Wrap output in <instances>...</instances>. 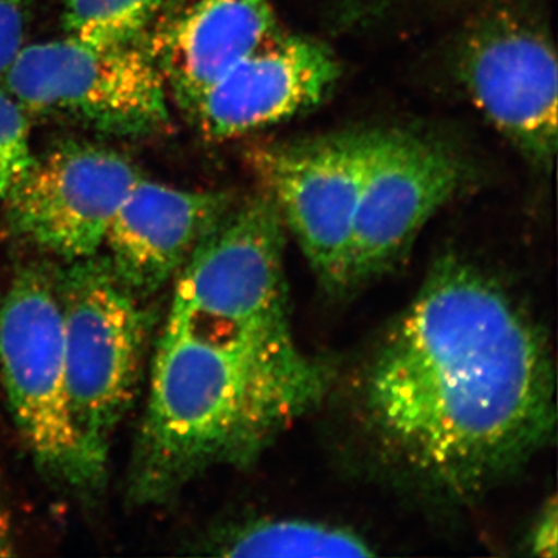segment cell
<instances>
[{
	"label": "cell",
	"instance_id": "obj_1",
	"mask_svg": "<svg viewBox=\"0 0 558 558\" xmlns=\"http://www.w3.org/2000/svg\"><path fill=\"white\" fill-rule=\"evenodd\" d=\"M362 411L407 478L472 501L556 435L548 343L497 279L442 256L371 360Z\"/></svg>",
	"mask_w": 558,
	"mask_h": 558
},
{
	"label": "cell",
	"instance_id": "obj_2",
	"mask_svg": "<svg viewBox=\"0 0 558 558\" xmlns=\"http://www.w3.org/2000/svg\"><path fill=\"white\" fill-rule=\"evenodd\" d=\"M329 369L293 336L289 296L236 315L168 312L128 473L132 505L160 506L216 468H248L317 409Z\"/></svg>",
	"mask_w": 558,
	"mask_h": 558
},
{
	"label": "cell",
	"instance_id": "obj_3",
	"mask_svg": "<svg viewBox=\"0 0 558 558\" xmlns=\"http://www.w3.org/2000/svg\"><path fill=\"white\" fill-rule=\"evenodd\" d=\"M0 380L38 472L78 497L105 487L108 465L84 442L65 376L58 267L27 263L0 299Z\"/></svg>",
	"mask_w": 558,
	"mask_h": 558
},
{
	"label": "cell",
	"instance_id": "obj_4",
	"mask_svg": "<svg viewBox=\"0 0 558 558\" xmlns=\"http://www.w3.org/2000/svg\"><path fill=\"white\" fill-rule=\"evenodd\" d=\"M58 293L73 417L94 457L108 465L142 373L148 310L98 255L58 267Z\"/></svg>",
	"mask_w": 558,
	"mask_h": 558
},
{
	"label": "cell",
	"instance_id": "obj_5",
	"mask_svg": "<svg viewBox=\"0 0 558 558\" xmlns=\"http://www.w3.org/2000/svg\"><path fill=\"white\" fill-rule=\"evenodd\" d=\"M2 86L27 110L61 113L117 135L170 124L168 84L153 51L65 35L22 47Z\"/></svg>",
	"mask_w": 558,
	"mask_h": 558
},
{
	"label": "cell",
	"instance_id": "obj_6",
	"mask_svg": "<svg viewBox=\"0 0 558 558\" xmlns=\"http://www.w3.org/2000/svg\"><path fill=\"white\" fill-rule=\"evenodd\" d=\"M458 75L470 100L538 170L557 153L558 69L545 31L519 11L492 9L459 43Z\"/></svg>",
	"mask_w": 558,
	"mask_h": 558
},
{
	"label": "cell",
	"instance_id": "obj_7",
	"mask_svg": "<svg viewBox=\"0 0 558 558\" xmlns=\"http://www.w3.org/2000/svg\"><path fill=\"white\" fill-rule=\"evenodd\" d=\"M464 178L458 154L442 142L411 131L369 130L344 293L395 267Z\"/></svg>",
	"mask_w": 558,
	"mask_h": 558
},
{
	"label": "cell",
	"instance_id": "obj_8",
	"mask_svg": "<svg viewBox=\"0 0 558 558\" xmlns=\"http://www.w3.org/2000/svg\"><path fill=\"white\" fill-rule=\"evenodd\" d=\"M368 140L369 130L336 132L259 149L253 160L286 230L336 295L344 293Z\"/></svg>",
	"mask_w": 558,
	"mask_h": 558
},
{
	"label": "cell",
	"instance_id": "obj_9",
	"mask_svg": "<svg viewBox=\"0 0 558 558\" xmlns=\"http://www.w3.org/2000/svg\"><path fill=\"white\" fill-rule=\"evenodd\" d=\"M126 157L101 146L69 143L36 159L3 202L16 236L70 260L98 255L117 211L142 179Z\"/></svg>",
	"mask_w": 558,
	"mask_h": 558
},
{
	"label": "cell",
	"instance_id": "obj_10",
	"mask_svg": "<svg viewBox=\"0 0 558 558\" xmlns=\"http://www.w3.org/2000/svg\"><path fill=\"white\" fill-rule=\"evenodd\" d=\"M339 78L332 51L282 33L211 84L189 112L205 137L238 138L314 108Z\"/></svg>",
	"mask_w": 558,
	"mask_h": 558
},
{
	"label": "cell",
	"instance_id": "obj_11",
	"mask_svg": "<svg viewBox=\"0 0 558 558\" xmlns=\"http://www.w3.org/2000/svg\"><path fill=\"white\" fill-rule=\"evenodd\" d=\"M236 202L227 191L183 190L142 178L110 223L105 258L143 299L178 278Z\"/></svg>",
	"mask_w": 558,
	"mask_h": 558
},
{
	"label": "cell",
	"instance_id": "obj_12",
	"mask_svg": "<svg viewBox=\"0 0 558 558\" xmlns=\"http://www.w3.org/2000/svg\"><path fill=\"white\" fill-rule=\"evenodd\" d=\"M282 33L270 0H197L153 53L168 89L189 110L211 84Z\"/></svg>",
	"mask_w": 558,
	"mask_h": 558
},
{
	"label": "cell",
	"instance_id": "obj_13",
	"mask_svg": "<svg viewBox=\"0 0 558 558\" xmlns=\"http://www.w3.org/2000/svg\"><path fill=\"white\" fill-rule=\"evenodd\" d=\"M227 557H371L357 532L310 520L260 519L230 527L215 543Z\"/></svg>",
	"mask_w": 558,
	"mask_h": 558
},
{
	"label": "cell",
	"instance_id": "obj_14",
	"mask_svg": "<svg viewBox=\"0 0 558 558\" xmlns=\"http://www.w3.org/2000/svg\"><path fill=\"white\" fill-rule=\"evenodd\" d=\"M167 0H65V35L100 46L137 43Z\"/></svg>",
	"mask_w": 558,
	"mask_h": 558
},
{
	"label": "cell",
	"instance_id": "obj_15",
	"mask_svg": "<svg viewBox=\"0 0 558 558\" xmlns=\"http://www.w3.org/2000/svg\"><path fill=\"white\" fill-rule=\"evenodd\" d=\"M35 160L28 110L0 83V204L20 185Z\"/></svg>",
	"mask_w": 558,
	"mask_h": 558
},
{
	"label": "cell",
	"instance_id": "obj_16",
	"mask_svg": "<svg viewBox=\"0 0 558 558\" xmlns=\"http://www.w3.org/2000/svg\"><path fill=\"white\" fill-rule=\"evenodd\" d=\"M31 0H0V83L25 46Z\"/></svg>",
	"mask_w": 558,
	"mask_h": 558
},
{
	"label": "cell",
	"instance_id": "obj_17",
	"mask_svg": "<svg viewBox=\"0 0 558 558\" xmlns=\"http://www.w3.org/2000/svg\"><path fill=\"white\" fill-rule=\"evenodd\" d=\"M557 505L556 498L542 510L527 535V546L538 557L557 556Z\"/></svg>",
	"mask_w": 558,
	"mask_h": 558
},
{
	"label": "cell",
	"instance_id": "obj_18",
	"mask_svg": "<svg viewBox=\"0 0 558 558\" xmlns=\"http://www.w3.org/2000/svg\"><path fill=\"white\" fill-rule=\"evenodd\" d=\"M398 0H333L336 16L343 24H357L365 20L379 16L380 11L387 10Z\"/></svg>",
	"mask_w": 558,
	"mask_h": 558
}]
</instances>
